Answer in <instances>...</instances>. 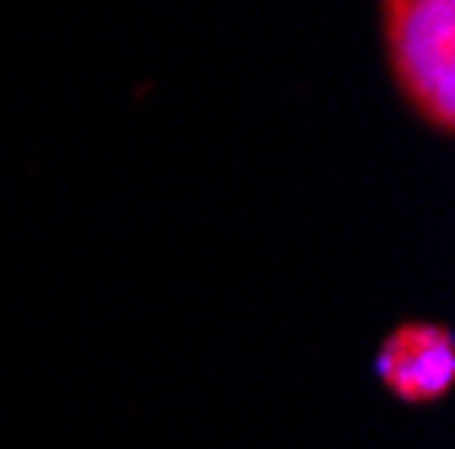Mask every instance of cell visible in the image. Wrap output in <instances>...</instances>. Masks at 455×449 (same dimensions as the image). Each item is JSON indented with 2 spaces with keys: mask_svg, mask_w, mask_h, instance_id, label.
I'll list each match as a JSON object with an SVG mask.
<instances>
[{
  "mask_svg": "<svg viewBox=\"0 0 455 449\" xmlns=\"http://www.w3.org/2000/svg\"><path fill=\"white\" fill-rule=\"evenodd\" d=\"M385 54L412 114L455 125V0H385Z\"/></svg>",
  "mask_w": 455,
  "mask_h": 449,
  "instance_id": "obj_1",
  "label": "cell"
},
{
  "mask_svg": "<svg viewBox=\"0 0 455 449\" xmlns=\"http://www.w3.org/2000/svg\"><path fill=\"white\" fill-rule=\"evenodd\" d=\"M374 374L395 401L428 406V401L450 396V384H455V335L434 319L395 325L374 352Z\"/></svg>",
  "mask_w": 455,
  "mask_h": 449,
  "instance_id": "obj_2",
  "label": "cell"
}]
</instances>
